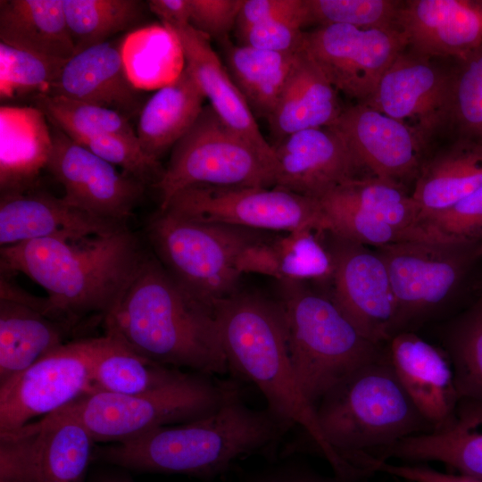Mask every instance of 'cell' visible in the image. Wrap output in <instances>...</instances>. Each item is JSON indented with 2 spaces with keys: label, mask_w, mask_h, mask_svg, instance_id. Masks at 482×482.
Returning a JSON list of instances; mask_svg holds the SVG:
<instances>
[{
  "label": "cell",
  "mask_w": 482,
  "mask_h": 482,
  "mask_svg": "<svg viewBox=\"0 0 482 482\" xmlns=\"http://www.w3.org/2000/svg\"><path fill=\"white\" fill-rule=\"evenodd\" d=\"M104 334L155 362L211 376L229 372L215 311L184 291L155 256L104 317Z\"/></svg>",
  "instance_id": "6da1fadb"
},
{
  "label": "cell",
  "mask_w": 482,
  "mask_h": 482,
  "mask_svg": "<svg viewBox=\"0 0 482 482\" xmlns=\"http://www.w3.org/2000/svg\"><path fill=\"white\" fill-rule=\"evenodd\" d=\"M292 428L268 407L247 406L239 390L207 416L95 449L93 458L140 471L213 478L241 459L272 449Z\"/></svg>",
  "instance_id": "7a4b0ae2"
},
{
  "label": "cell",
  "mask_w": 482,
  "mask_h": 482,
  "mask_svg": "<svg viewBox=\"0 0 482 482\" xmlns=\"http://www.w3.org/2000/svg\"><path fill=\"white\" fill-rule=\"evenodd\" d=\"M145 255L127 228L77 239H37L0 248L1 276L21 273L36 282L56 318L69 325L92 313L104 318Z\"/></svg>",
  "instance_id": "3957f363"
},
{
  "label": "cell",
  "mask_w": 482,
  "mask_h": 482,
  "mask_svg": "<svg viewBox=\"0 0 482 482\" xmlns=\"http://www.w3.org/2000/svg\"><path fill=\"white\" fill-rule=\"evenodd\" d=\"M222 348L229 372L253 383L267 407L301 428L334 473L345 464L325 441L315 409L304 397L290 358L287 328L280 303L237 291L215 307Z\"/></svg>",
  "instance_id": "277c9868"
},
{
  "label": "cell",
  "mask_w": 482,
  "mask_h": 482,
  "mask_svg": "<svg viewBox=\"0 0 482 482\" xmlns=\"http://www.w3.org/2000/svg\"><path fill=\"white\" fill-rule=\"evenodd\" d=\"M315 414L325 441L358 481L370 476L375 454L434 430L401 385L386 350L324 395Z\"/></svg>",
  "instance_id": "5b68a950"
},
{
  "label": "cell",
  "mask_w": 482,
  "mask_h": 482,
  "mask_svg": "<svg viewBox=\"0 0 482 482\" xmlns=\"http://www.w3.org/2000/svg\"><path fill=\"white\" fill-rule=\"evenodd\" d=\"M280 303L293 368L315 409L330 389L385 350L362 336L331 298L286 283Z\"/></svg>",
  "instance_id": "8992f818"
},
{
  "label": "cell",
  "mask_w": 482,
  "mask_h": 482,
  "mask_svg": "<svg viewBox=\"0 0 482 482\" xmlns=\"http://www.w3.org/2000/svg\"><path fill=\"white\" fill-rule=\"evenodd\" d=\"M259 230L198 222L160 211L147 227L155 257L191 297L215 311L236 293L241 274L237 262Z\"/></svg>",
  "instance_id": "52a82bcc"
},
{
  "label": "cell",
  "mask_w": 482,
  "mask_h": 482,
  "mask_svg": "<svg viewBox=\"0 0 482 482\" xmlns=\"http://www.w3.org/2000/svg\"><path fill=\"white\" fill-rule=\"evenodd\" d=\"M239 390L235 381L192 371L152 392L129 395L96 391L71 406L95 442L117 443L207 416Z\"/></svg>",
  "instance_id": "ba28073f"
},
{
  "label": "cell",
  "mask_w": 482,
  "mask_h": 482,
  "mask_svg": "<svg viewBox=\"0 0 482 482\" xmlns=\"http://www.w3.org/2000/svg\"><path fill=\"white\" fill-rule=\"evenodd\" d=\"M274 154L238 135L205 104L171 148L169 163L154 187L162 210L177 193L191 186L274 187Z\"/></svg>",
  "instance_id": "9c48e42d"
},
{
  "label": "cell",
  "mask_w": 482,
  "mask_h": 482,
  "mask_svg": "<svg viewBox=\"0 0 482 482\" xmlns=\"http://www.w3.org/2000/svg\"><path fill=\"white\" fill-rule=\"evenodd\" d=\"M160 211L194 221L255 230L328 231L317 199L278 187L195 185L177 193Z\"/></svg>",
  "instance_id": "30bf717a"
},
{
  "label": "cell",
  "mask_w": 482,
  "mask_h": 482,
  "mask_svg": "<svg viewBox=\"0 0 482 482\" xmlns=\"http://www.w3.org/2000/svg\"><path fill=\"white\" fill-rule=\"evenodd\" d=\"M109 337L63 343L0 384V434L61 410L92 392L94 366Z\"/></svg>",
  "instance_id": "8fae6325"
},
{
  "label": "cell",
  "mask_w": 482,
  "mask_h": 482,
  "mask_svg": "<svg viewBox=\"0 0 482 482\" xmlns=\"http://www.w3.org/2000/svg\"><path fill=\"white\" fill-rule=\"evenodd\" d=\"M94 443L69 404L0 434V482H82Z\"/></svg>",
  "instance_id": "7c38bea8"
},
{
  "label": "cell",
  "mask_w": 482,
  "mask_h": 482,
  "mask_svg": "<svg viewBox=\"0 0 482 482\" xmlns=\"http://www.w3.org/2000/svg\"><path fill=\"white\" fill-rule=\"evenodd\" d=\"M479 242H407L376 248L387 269L401 332L449 300L478 260Z\"/></svg>",
  "instance_id": "4fadbf2b"
},
{
  "label": "cell",
  "mask_w": 482,
  "mask_h": 482,
  "mask_svg": "<svg viewBox=\"0 0 482 482\" xmlns=\"http://www.w3.org/2000/svg\"><path fill=\"white\" fill-rule=\"evenodd\" d=\"M407 46L406 37L398 27L361 29L331 24L304 31L303 50L337 92L363 102Z\"/></svg>",
  "instance_id": "5bb4252c"
},
{
  "label": "cell",
  "mask_w": 482,
  "mask_h": 482,
  "mask_svg": "<svg viewBox=\"0 0 482 482\" xmlns=\"http://www.w3.org/2000/svg\"><path fill=\"white\" fill-rule=\"evenodd\" d=\"M330 235L333 241L328 250L334 268L330 298L367 339L379 345L387 344L401 328L384 261L376 250Z\"/></svg>",
  "instance_id": "9a60e30c"
},
{
  "label": "cell",
  "mask_w": 482,
  "mask_h": 482,
  "mask_svg": "<svg viewBox=\"0 0 482 482\" xmlns=\"http://www.w3.org/2000/svg\"><path fill=\"white\" fill-rule=\"evenodd\" d=\"M46 169L62 186L63 200L104 220L125 226L145 186L54 127Z\"/></svg>",
  "instance_id": "2e32d148"
},
{
  "label": "cell",
  "mask_w": 482,
  "mask_h": 482,
  "mask_svg": "<svg viewBox=\"0 0 482 482\" xmlns=\"http://www.w3.org/2000/svg\"><path fill=\"white\" fill-rule=\"evenodd\" d=\"M452 84L453 72L404 50L363 103L406 125L428 145L451 125Z\"/></svg>",
  "instance_id": "e0dca14e"
},
{
  "label": "cell",
  "mask_w": 482,
  "mask_h": 482,
  "mask_svg": "<svg viewBox=\"0 0 482 482\" xmlns=\"http://www.w3.org/2000/svg\"><path fill=\"white\" fill-rule=\"evenodd\" d=\"M272 147L274 187L304 196L319 199L346 181L371 176L332 126L294 133Z\"/></svg>",
  "instance_id": "ac0fdd59"
},
{
  "label": "cell",
  "mask_w": 482,
  "mask_h": 482,
  "mask_svg": "<svg viewBox=\"0 0 482 482\" xmlns=\"http://www.w3.org/2000/svg\"><path fill=\"white\" fill-rule=\"evenodd\" d=\"M331 126L371 176L404 185L426 161L428 144L416 132L366 103L344 107Z\"/></svg>",
  "instance_id": "d6986e66"
},
{
  "label": "cell",
  "mask_w": 482,
  "mask_h": 482,
  "mask_svg": "<svg viewBox=\"0 0 482 482\" xmlns=\"http://www.w3.org/2000/svg\"><path fill=\"white\" fill-rule=\"evenodd\" d=\"M397 26L411 52L462 61L482 46V0L403 1Z\"/></svg>",
  "instance_id": "ffe728a7"
},
{
  "label": "cell",
  "mask_w": 482,
  "mask_h": 482,
  "mask_svg": "<svg viewBox=\"0 0 482 482\" xmlns=\"http://www.w3.org/2000/svg\"><path fill=\"white\" fill-rule=\"evenodd\" d=\"M386 350L401 385L434 430L447 424L460 397L446 353L407 330L395 335Z\"/></svg>",
  "instance_id": "44dd1931"
},
{
  "label": "cell",
  "mask_w": 482,
  "mask_h": 482,
  "mask_svg": "<svg viewBox=\"0 0 482 482\" xmlns=\"http://www.w3.org/2000/svg\"><path fill=\"white\" fill-rule=\"evenodd\" d=\"M125 228L96 218L48 193L1 194V247L37 239L107 235Z\"/></svg>",
  "instance_id": "7402d4cb"
},
{
  "label": "cell",
  "mask_w": 482,
  "mask_h": 482,
  "mask_svg": "<svg viewBox=\"0 0 482 482\" xmlns=\"http://www.w3.org/2000/svg\"><path fill=\"white\" fill-rule=\"evenodd\" d=\"M48 95L112 109L127 119L139 115L145 104L140 89L129 77L121 47L111 41L67 60Z\"/></svg>",
  "instance_id": "603a6c76"
},
{
  "label": "cell",
  "mask_w": 482,
  "mask_h": 482,
  "mask_svg": "<svg viewBox=\"0 0 482 482\" xmlns=\"http://www.w3.org/2000/svg\"><path fill=\"white\" fill-rule=\"evenodd\" d=\"M164 27L177 38L185 67L218 117L256 147L274 154L272 145L262 136L255 116L212 47L211 40L189 24Z\"/></svg>",
  "instance_id": "cb8c5ba5"
},
{
  "label": "cell",
  "mask_w": 482,
  "mask_h": 482,
  "mask_svg": "<svg viewBox=\"0 0 482 482\" xmlns=\"http://www.w3.org/2000/svg\"><path fill=\"white\" fill-rule=\"evenodd\" d=\"M392 459L437 461L456 473L482 478V403L461 399L447 424L380 451L374 455L373 465L377 468Z\"/></svg>",
  "instance_id": "d4e9b609"
},
{
  "label": "cell",
  "mask_w": 482,
  "mask_h": 482,
  "mask_svg": "<svg viewBox=\"0 0 482 482\" xmlns=\"http://www.w3.org/2000/svg\"><path fill=\"white\" fill-rule=\"evenodd\" d=\"M46 120L36 106H1V194L28 191L41 170L46 169L53 149Z\"/></svg>",
  "instance_id": "484cf974"
},
{
  "label": "cell",
  "mask_w": 482,
  "mask_h": 482,
  "mask_svg": "<svg viewBox=\"0 0 482 482\" xmlns=\"http://www.w3.org/2000/svg\"><path fill=\"white\" fill-rule=\"evenodd\" d=\"M337 94L308 54L300 52L283 93L267 119L277 143L302 130L333 125L344 109Z\"/></svg>",
  "instance_id": "4316f807"
},
{
  "label": "cell",
  "mask_w": 482,
  "mask_h": 482,
  "mask_svg": "<svg viewBox=\"0 0 482 482\" xmlns=\"http://www.w3.org/2000/svg\"><path fill=\"white\" fill-rule=\"evenodd\" d=\"M205 97L184 66L180 73L148 98L138 115L136 134L142 150L159 158L190 129Z\"/></svg>",
  "instance_id": "83f0119b"
},
{
  "label": "cell",
  "mask_w": 482,
  "mask_h": 482,
  "mask_svg": "<svg viewBox=\"0 0 482 482\" xmlns=\"http://www.w3.org/2000/svg\"><path fill=\"white\" fill-rule=\"evenodd\" d=\"M481 186L482 143L457 138L426 159L415 179L411 196L426 220L453 206Z\"/></svg>",
  "instance_id": "f1b7e54d"
},
{
  "label": "cell",
  "mask_w": 482,
  "mask_h": 482,
  "mask_svg": "<svg viewBox=\"0 0 482 482\" xmlns=\"http://www.w3.org/2000/svg\"><path fill=\"white\" fill-rule=\"evenodd\" d=\"M0 42L63 61L75 54L62 0H1Z\"/></svg>",
  "instance_id": "f546056e"
},
{
  "label": "cell",
  "mask_w": 482,
  "mask_h": 482,
  "mask_svg": "<svg viewBox=\"0 0 482 482\" xmlns=\"http://www.w3.org/2000/svg\"><path fill=\"white\" fill-rule=\"evenodd\" d=\"M68 324L0 298V384L62 345Z\"/></svg>",
  "instance_id": "4dcf8cb0"
},
{
  "label": "cell",
  "mask_w": 482,
  "mask_h": 482,
  "mask_svg": "<svg viewBox=\"0 0 482 482\" xmlns=\"http://www.w3.org/2000/svg\"><path fill=\"white\" fill-rule=\"evenodd\" d=\"M222 44L224 64L252 112L268 119L283 93L300 52H271L233 45L228 39Z\"/></svg>",
  "instance_id": "1f68e13d"
},
{
  "label": "cell",
  "mask_w": 482,
  "mask_h": 482,
  "mask_svg": "<svg viewBox=\"0 0 482 482\" xmlns=\"http://www.w3.org/2000/svg\"><path fill=\"white\" fill-rule=\"evenodd\" d=\"M92 372V392L139 395L164 387L186 372L143 357L111 335ZM91 392V393H92Z\"/></svg>",
  "instance_id": "d6a6232c"
},
{
  "label": "cell",
  "mask_w": 482,
  "mask_h": 482,
  "mask_svg": "<svg viewBox=\"0 0 482 482\" xmlns=\"http://www.w3.org/2000/svg\"><path fill=\"white\" fill-rule=\"evenodd\" d=\"M65 21L75 54L107 42L140 20L137 0H62Z\"/></svg>",
  "instance_id": "836d02e7"
},
{
  "label": "cell",
  "mask_w": 482,
  "mask_h": 482,
  "mask_svg": "<svg viewBox=\"0 0 482 482\" xmlns=\"http://www.w3.org/2000/svg\"><path fill=\"white\" fill-rule=\"evenodd\" d=\"M444 345L460 400L482 403V296L446 326Z\"/></svg>",
  "instance_id": "e575fe53"
},
{
  "label": "cell",
  "mask_w": 482,
  "mask_h": 482,
  "mask_svg": "<svg viewBox=\"0 0 482 482\" xmlns=\"http://www.w3.org/2000/svg\"><path fill=\"white\" fill-rule=\"evenodd\" d=\"M47 120L77 143L106 135L137 138L125 116L96 104L51 95L34 97Z\"/></svg>",
  "instance_id": "d590c367"
},
{
  "label": "cell",
  "mask_w": 482,
  "mask_h": 482,
  "mask_svg": "<svg viewBox=\"0 0 482 482\" xmlns=\"http://www.w3.org/2000/svg\"><path fill=\"white\" fill-rule=\"evenodd\" d=\"M65 62L0 42L1 99L48 95Z\"/></svg>",
  "instance_id": "8d00e7d4"
},
{
  "label": "cell",
  "mask_w": 482,
  "mask_h": 482,
  "mask_svg": "<svg viewBox=\"0 0 482 482\" xmlns=\"http://www.w3.org/2000/svg\"><path fill=\"white\" fill-rule=\"evenodd\" d=\"M320 233L315 229H303L287 232L272 241L278 260V280L299 283L332 277V256L319 239Z\"/></svg>",
  "instance_id": "74e56055"
},
{
  "label": "cell",
  "mask_w": 482,
  "mask_h": 482,
  "mask_svg": "<svg viewBox=\"0 0 482 482\" xmlns=\"http://www.w3.org/2000/svg\"><path fill=\"white\" fill-rule=\"evenodd\" d=\"M451 125L457 138L482 143V46L453 71Z\"/></svg>",
  "instance_id": "f35d334b"
},
{
  "label": "cell",
  "mask_w": 482,
  "mask_h": 482,
  "mask_svg": "<svg viewBox=\"0 0 482 482\" xmlns=\"http://www.w3.org/2000/svg\"><path fill=\"white\" fill-rule=\"evenodd\" d=\"M307 1L309 25L340 24L361 29L398 27L397 18L402 4V1L394 0Z\"/></svg>",
  "instance_id": "ab89813d"
},
{
  "label": "cell",
  "mask_w": 482,
  "mask_h": 482,
  "mask_svg": "<svg viewBox=\"0 0 482 482\" xmlns=\"http://www.w3.org/2000/svg\"><path fill=\"white\" fill-rule=\"evenodd\" d=\"M110 162L121 167L124 173L145 187H154L164 169L159 161L148 156L140 147L137 138L120 135H106L78 143Z\"/></svg>",
  "instance_id": "60d3db41"
},
{
  "label": "cell",
  "mask_w": 482,
  "mask_h": 482,
  "mask_svg": "<svg viewBox=\"0 0 482 482\" xmlns=\"http://www.w3.org/2000/svg\"><path fill=\"white\" fill-rule=\"evenodd\" d=\"M441 233L467 240H482V186L453 206L426 218Z\"/></svg>",
  "instance_id": "b9f144b4"
},
{
  "label": "cell",
  "mask_w": 482,
  "mask_h": 482,
  "mask_svg": "<svg viewBox=\"0 0 482 482\" xmlns=\"http://www.w3.org/2000/svg\"><path fill=\"white\" fill-rule=\"evenodd\" d=\"M303 26L300 22L278 20L258 23L237 32L240 45L277 53L303 51Z\"/></svg>",
  "instance_id": "7bdbcfd3"
},
{
  "label": "cell",
  "mask_w": 482,
  "mask_h": 482,
  "mask_svg": "<svg viewBox=\"0 0 482 482\" xmlns=\"http://www.w3.org/2000/svg\"><path fill=\"white\" fill-rule=\"evenodd\" d=\"M189 25L212 38L224 41L236 28L244 0H189Z\"/></svg>",
  "instance_id": "ee69618b"
},
{
  "label": "cell",
  "mask_w": 482,
  "mask_h": 482,
  "mask_svg": "<svg viewBox=\"0 0 482 482\" xmlns=\"http://www.w3.org/2000/svg\"><path fill=\"white\" fill-rule=\"evenodd\" d=\"M287 20L309 25L307 0H244L236 32L271 21Z\"/></svg>",
  "instance_id": "f6af8a7d"
},
{
  "label": "cell",
  "mask_w": 482,
  "mask_h": 482,
  "mask_svg": "<svg viewBox=\"0 0 482 482\" xmlns=\"http://www.w3.org/2000/svg\"><path fill=\"white\" fill-rule=\"evenodd\" d=\"M239 273H255L279 279L277 255L272 241L263 238L248 245L237 262Z\"/></svg>",
  "instance_id": "bcb514c9"
},
{
  "label": "cell",
  "mask_w": 482,
  "mask_h": 482,
  "mask_svg": "<svg viewBox=\"0 0 482 482\" xmlns=\"http://www.w3.org/2000/svg\"><path fill=\"white\" fill-rule=\"evenodd\" d=\"M378 471L385 472L406 482H482L480 478L441 472L431 467L418 464L383 462L377 468Z\"/></svg>",
  "instance_id": "7dc6e473"
},
{
  "label": "cell",
  "mask_w": 482,
  "mask_h": 482,
  "mask_svg": "<svg viewBox=\"0 0 482 482\" xmlns=\"http://www.w3.org/2000/svg\"><path fill=\"white\" fill-rule=\"evenodd\" d=\"M245 482H353L336 474L326 476L303 464L287 462L253 474Z\"/></svg>",
  "instance_id": "c3c4849f"
},
{
  "label": "cell",
  "mask_w": 482,
  "mask_h": 482,
  "mask_svg": "<svg viewBox=\"0 0 482 482\" xmlns=\"http://www.w3.org/2000/svg\"><path fill=\"white\" fill-rule=\"evenodd\" d=\"M147 5L163 26L189 24V0H150Z\"/></svg>",
  "instance_id": "681fc988"
},
{
  "label": "cell",
  "mask_w": 482,
  "mask_h": 482,
  "mask_svg": "<svg viewBox=\"0 0 482 482\" xmlns=\"http://www.w3.org/2000/svg\"><path fill=\"white\" fill-rule=\"evenodd\" d=\"M477 257L478 259L482 258V240L479 242L477 249Z\"/></svg>",
  "instance_id": "f907efd6"
},
{
  "label": "cell",
  "mask_w": 482,
  "mask_h": 482,
  "mask_svg": "<svg viewBox=\"0 0 482 482\" xmlns=\"http://www.w3.org/2000/svg\"><path fill=\"white\" fill-rule=\"evenodd\" d=\"M118 482H123V481H118Z\"/></svg>",
  "instance_id": "816d5d0a"
}]
</instances>
